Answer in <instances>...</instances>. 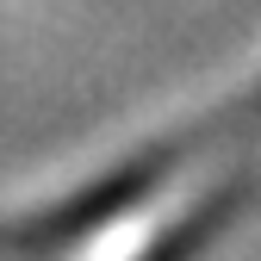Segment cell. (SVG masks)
Segmentation results:
<instances>
[{
	"label": "cell",
	"mask_w": 261,
	"mask_h": 261,
	"mask_svg": "<svg viewBox=\"0 0 261 261\" xmlns=\"http://www.w3.org/2000/svg\"><path fill=\"white\" fill-rule=\"evenodd\" d=\"M261 137V81L249 93H237L230 106H212L199 112L193 124H180L174 137H155L143 143L137 155L112 162V168H100L87 187L62 193V199H44L31 212H13L0 218V261H50L62 249H75L87 237H100L106 224L130 218L137 205H149L168 180H180L193 162H205L218 149H243Z\"/></svg>",
	"instance_id": "cell-1"
}]
</instances>
